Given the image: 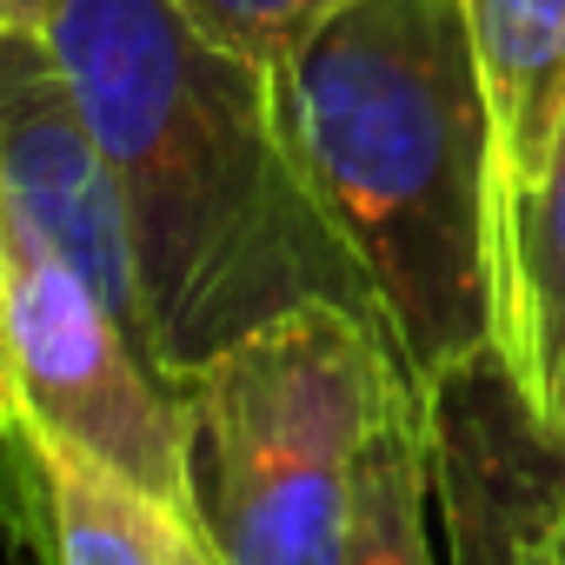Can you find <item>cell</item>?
<instances>
[{"instance_id": "1", "label": "cell", "mask_w": 565, "mask_h": 565, "mask_svg": "<svg viewBox=\"0 0 565 565\" xmlns=\"http://www.w3.org/2000/svg\"><path fill=\"white\" fill-rule=\"evenodd\" d=\"M41 34L114 167L147 333L173 386L307 300L393 340L287 153L266 67L213 41L180 0H41Z\"/></svg>"}, {"instance_id": "2", "label": "cell", "mask_w": 565, "mask_h": 565, "mask_svg": "<svg viewBox=\"0 0 565 565\" xmlns=\"http://www.w3.org/2000/svg\"><path fill=\"white\" fill-rule=\"evenodd\" d=\"M287 153L406 380L499 340V153L466 0H347L273 67Z\"/></svg>"}, {"instance_id": "3", "label": "cell", "mask_w": 565, "mask_h": 565, "mask_svg": "<svg viewBox=\"0 0 565 565\" xmlns=\"http://www.w3.org/2000/svg\"><path fill=\"white\" fill-rule=\"evenodd\" d=\"M413 393L399 347L327 300L193 366L186 479L213 565H347L366 459Z\"/></svg>"}, {"instance_id": "4", "label": "cell", "mask_w": 565, "mask_h": 565, "mask_svg": "<svg viewBox=\"0 0 565 565\" xmlns=\"http://www.w3.org/2000/svg\"><path fill=\"white\" fill-rule=\"evenodd\" d=\"M0 327H8V380L34 433L100 459L127 486L193 519L180 386L8 200H0Z\"/></svg>"}, {"instance_id": "5", "label": "cell", "mask_w": 565, "mask_h": 565, "mask_svg": "<svg viewBox=\"0 0 565 565\" xmlns=\"http://www.w3.org/2000/svg\"><path fill=\"white\" fill-rule=\"evenodd\" d=\"M0 200L34 220L54 239V253L114 307V320L153 353L147 294H140L134 233H127L114 167H107L100 134L81 114L74 81H67L61 54L47 47L41 21H0ZM153 366H160V353H153Z\"/></svg>"}, {"instance_id": "6", "label": "cell", "mask_w": 565, "mask_h": 565, "mask_svg": "<svg viewBox=\"0 0 565 565\" xmlns=\"http://www.w3.org/2000/svg\"><path fill=\"white\" fill-rule=\"evenodd\" d=\"M419 399L426 479L452 532V565H519L565 539V439L499 340L446 366Z\"/></svg>"}, {"instance_id": "7", "label": "cell", "mask_w": 565, "mask_h": 565, "mask_svg": "<svg viewBox=\"0 0 565 565\" xmlns=\"http://www.w3.org/2000/svg\"><path fill=\"white\" fill-rule=\"evenodd\" d=\"M21 439H28V466H34V492H41L34 565H213L200 525L180 505L127 486L100 459H87L34 426Z\"/></svg>"}, {"instance_id": "8", "label": "cell", "mask_w": 565, "mask_h": 565, "mask_svg": "<svg viewBox=\"0 0 565 565\" xmlns=\"http://www.w3.org/2000/svg\"><path fill=\"white\" fill-rule=\"evenodd\" d=\"M499 347L539 413L565 419V127L545 167L499 200Z\"/></svg>"}, {"instance_id": "9", "label": "cell", "mask_w": 565, "mask_h": 565, "mask_svg": "<svg viewBox=\"0 0 565 565\" xmlns=\"http://www.w3.org/2000/svg\"><path fill=\"white\" fill-rule=\"evenodd\" d=\"M466 28L492 107L499 200L525 186L565 127V0H466Z\"/></svg>"}, {"instance_id": "10", "label": "cell", "mask_w": 565, "mask_h": 565, "mask_svg": "<svg viewBox=\"0 0 565 565\" xmlns=\"http://www.w3.org/2000/svg\"><path fill=\"white\" fill-rule=\"evenodd\" d=\"M426 499H433V479H426V399L413 393L386 419V433H380V446L366 459L360 525H353L347 565H439Z\"/></svg>"}, {"instance_id": "11", "label": "cell", "mask_w": 565, "mask_h": 565, "mask_svg": "<svg viewBox=\"0 0 565 565\" xmlns=\"http://www.w3.org/2000/svg\"><path fill=\"white\" fill-rule=\"evenodd\" d=\"M180 8L213 34L226 41L233 54H246L253 67H279L320 21H333L347 0H180Z\"/></svg>"}, {"instance_id": "12", "label": "cell", "mask_w": 565, "mask_h": 565, "mask_svg": "<svg viewBox=\"0 0 565 565\" xmlns=\"http://www.w3.org/2000/svg\"><path fill=\"white\" fill-rule=\"evenodd\" d=\"M34 539H41V492H34L28 439L0 433V552L34 558Z\"/></svg>"}, {"instance_id": "13", "label": "cell", "mask_w": 565, "mask_h": 565, "mask_svg": "<svg viewBox=\"0 0 565 565\" xmlns=\"http://www.w3.org/2000/svg\"><path fill=\"white\" fill-rule=\"evenodd\" d=\"M0 433L21 439L28 419H21V399H14V380H8V327H0Z\"/></svg>"}, {"instance_id": "14", "label": "cell", "mask_w": 565, "mask_h": 565, "mask_svg": "<svg viewBox=\"0 0 565 565\" xmlns=\"http://www.w3.org/2000/svg\"><path fill=\"white\" fill-rule=\"evenodd\" d=\"M519 565H565V539H552V545H539V552H525Z\"/></svg>"}, {"instance_id": "15", "label": "cell", "mask_w": 565, "mask_h": 565, "mask_svg": "<svg viewBox=\"0 0 565 565\" xmlns=\"http://www.w3.org/2000/svg\"><path fill=\"white\" fill-rule=\"evenodd\" d=\"M8 21H41V0H8Z\"/></svg>"}, {"instance_id": "16", "label": "cell", "mask_w": 565, "mask_h": 565, "mask_svg": "<svg viewBox=\"0 0 565 565\" xmlns=\"http://www.w3.org/2000/svg\"><path fill=\"white\" fill-rule=\"evenodd\" d=\"M0 21H8V0H0Z\"/></svg>"}, {"instance_id": "17", "label": "cell", "mask_w": 565, "mask_h": 565, "mask_svg": "<svg viewBox=\"0 0 565 565\" xmlns=\"http://www.w3.org/2000/svg\"><path fill=\"white\" fill-rule=\"evenodd\" d=\"M558 439H565V419H558Z\"/></svg>"}]
</instances>
